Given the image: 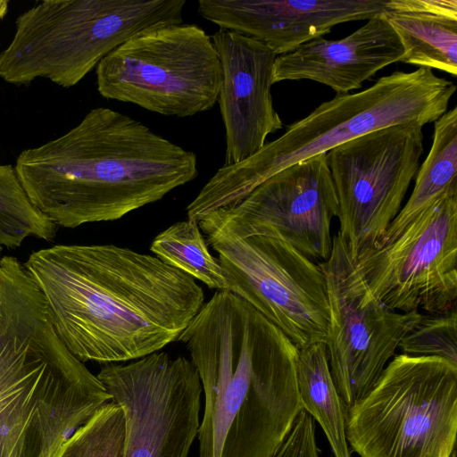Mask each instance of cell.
Returning <instances> with one entry per match:
<instances>
[{"label": "cell", "instance_id": "obj_1", "mask_svg": "<svg viewBox=\"0 0 457 457\" xmlns=\"http://www.w3.org/2000/svg\"><path fill=\"white\" fill-rule=\"evenodd\" d=\"M53 325L82 362L118 363L178 340L204 303L195 280L154 255L115 245H56L23 263Z\"/></svg>", "mask_w": 457, "mask_h": 457}, {"label": "cell", "instance_id": "obj_2", "mask_svg": "<svg viewBox=\"0 0 457 457\" xmlns=\"http://www.w3.org/2000/svg\"><path fill=\"white\" fill-rule=\"evenodd\" d=\"M178 341L204 390L199 457H273L303 411L298 347L228 290L203 304Z\"/></svg>", "mask_w": 457, "mask_h": 457}, {"label": "cell", "instance_id": "obj_3", "mask_svg": "<svg viewBox=\"0 0 457 457\" xmlns=\"http://www.w3.org/2000/svg\"><path fill=\"white\" fill-rule=\"evenodd\" d=\"M33 205L58 227L122 218L198 176L190 150L107 107L22 150L14 165Z\"/></svg>", "mask_w": 457, "mask_h": 457}, {"label": "cell", "instance_id": "obj_4", "mask_svg": "<svg viewBox=\"0 0 457 457\" xmlns=\"http://www.w3.org/2000/svg\"><path fill=\"white\" fill-rule=\"evenodd\" d=\"M109 401L60 339L38 287L0 277V457H57Z\"/></svg>", "mask_w": 457, "mask_h": 457}, {"label": "cell", "instance_id": "obj_5", "mask_svg": "<svg viewBox=\"0 0 457 457\" xmlns=\"http://www.w3.org/2000/svg\"><path fill=\"white\" fill-rule=\"evenodd\" d=\"M456 86L431 69L395 71L357 93L337 94L248 159L222 165L187 206L199 220L237 205L264 180L296 162L327 154L369 132L401 124L435 122L446 111Z\"/></svg>", "mask_w": 457, "mask_h": 457}, {"label": "cell", "instance_id": "obj_6", "mask_svg": "<svg viewBox=\"0 0 457 457\" xmlns=\"http://www.w3.org/2000/svg\"><path fill=\"white\" fill-rule=\"evenodd\" d=\"M173 0H45L21 12L0 53V79L26 86L46 79L64 88L135 35L174 24Z\"/></svg>", "mask_w": 457, "mask_h": 457}, {"label": "cell", "instance_id": "obj_7", "mask_svg": "<svg viewBox=\"0 0 457 457\" xmlns=\"http://www.w3.org/2000/svg\"><path fill=\"white\" fill-rule=\"evenodd\" d=\"M457 435V365L395 355L346 409L345 436L360 457H449Z\"/></svg>", "mask_w": 457, "mask_h": 457}, {"label": "cell", "instance_id": "obj_8", "mask_svg": "<svg viewBox=\"0 0 457 457\" xmlns=\"http://www.w3.org/2000/svg\"><path fill=\"white\" fill-rule=\"evenodd\" d=\"M96 77L103 97L178 118L212 109L222 83L211 37L184 22L135 35L100 61Z\"/></svg>", "mask_w": 457, "mask_h": 457}, {"label": "cell", "instance_id": "obj_9", "mask_svg": "<svg viewBox=\"0 0 457 457\" xmlns=\"http://www.w3.org/2000/svg\"><path fill=\"white\" fill-rule=\"evenodd\" d=\"M218 253L229 291L277 326L298 348L326 344L329 310L318 262L279 239L238 237L198 222Z\"/></svg>", "mask_w": 457, "mask_h": 457}, {"label": "cell", "instance_id": "obj_10", "mask_svg": "<svg viewBox=\"0 0 457 457\" xmlns=\"http://www.w3.org/2000/svg\"><path fill=\"white\" fill-rule=\"evenodd\" d=\"M422 126L382 128L327 153L339 230L353 260L372 249L402 208L424 151Z\"/></svg>", "mask_w": 457, "mask_h": 457}, {"label": "cell", "instance_id": "obj_11", "mask_svg": "<svg viewBox=\"0 0 457 457\" xmlns=\"http://www.w3.org/2000/svg\"><path fill=\"white\" fill-rule=\"evenodd\" d=\"M318 264L324 275L329 310L328 366L347 409L375 385L422 313L394 311L376 298L338 234L333 237L329 257Z\"/></svg>", "mask_w": 457, "mask_h": 457}, {"label": "cell", "instance_id": "obj_12", "mask_svg": "<svg viewBox=\"0 0 457 457\" xmlns=\"http://www.w3.org/2000/svg\"><path fill=\"white\" fill-rule=\"evenodd\" d=\"M122 410L121 457H187L200 425L202 386L191 360L155 352L96 375Z\"/></svg>", "mask_w": 457, "mask_h": 457}, {"label": "cell", "instance_id": "obj_13", "mask_svg": "<svg viewBox=\"0 0 457 457\" xmlns=\"http://www.w3.org/2000/svg\"><path fill=\"white\" fill-rule=\"evenodd\" d=\"M353 261L371 294L394 311L441 314L456 309L457 187L395 240Z\"/></svg>", "mask_w": 457, "mask_h": 457}, {"label": "cell", "instance_id": "obj_14", "mask_svg": "<svg viewBox=\"0 0 457 457\" xmlns=\"http://www.w3.org/2000/svg\"><path fill=\"white\" fill-rule=\"evenodd\" d=\"M338 202L321 154L288 166L255 187L237 205L198 220L238 237L263 236L287 243L320 262L331 253Z\"/></svg>", "mask_w": 457, "mask_h": 457}, {"label": "cell", "instance_id": "obj_15", "mask_svg": "<svg viewBox=\"0 0 457 457\" xmlns=\"http://www.w3.org/2000/svg\"><path fill=\"white\" fill-rule=\"evenodd\" d=\"M211 38L221 64L218 103L225 128L223 165L228 166L253 155L283 127L270 90L277 54L260 41L223 29Z\"/></svg>", "mask_w": 457, "mask_h": 457}, {"label": "cell", "instance_id": "obj_16", "mask_svg": "<svg viewBox=\"0 0 457 457\" xmlns=\"http://www.w3.org/2000/svg\"><path fill=\"white\" fill-rule=\"evenodd\" d=\"M388 0H199L197 12L220 29L262 42L277 56L340 23L381 14Z\"/></svg>", "mask_w": 457, "mask_h": 457}, {"label": "cell", "instance_id": "obj_17", "mask_svg": "<svg viewBox=\"0 0 457 457\" xmlns=\"http://www.w3.org/2000/svg\"><path fill=\"white\" fill-rule=\"evenodd\" d=\"M403 54L397 35L378 14L344 38L318 37L277 56L272 83L308 79L326 85L337 94H347L380 70L401 62Z\"/></svg>", "mask_w": 457, "mask_h": 457}, {"label": "cell", "instance_id": "obj_18", "mask_svg": "<svg viewBox=\"0 0 457 457\" xmlns=\"http://www.w3.org/2000/svg\"><path fill=\"white\" fill-rule=\"evenodd\" d=\"M403 46L402 62L457 74V0H388L381 13Z\"/></svg>", "mask_w": 457, "mask_h": 457}, {"label": "cell", "instance_id": "obj_19", "mask_svg": "<svg viewBox=\"0 0 457 457\" xmlns=\"http://www.w3.org/2000/svg\"><path fill=\"white\" fill-rule=\"evenodd\" d=\"M454 187H457L456 106L435 121L432 145L417 171L413 190L374 248L395 240L414 220Z\"/></svg>", "mask_w": 457, "mask_h": 457}, {"label": "cell", "instance_id": "obj_20", "mask_svg": "<svg viewBox=\"0 0 457 457\" xmlns=\"http://www.w3.org/2000/svg\"><path fill=\"white\" fill-rule=\"evenodd\" d=\"M296 378L303 410L322 428L333 457H351L345 406L330 373L326 344L298 348Z\"/></svg>", "mask_w": 457, "mask_h": 457}, {"label": "cell", "instance_id": "obj_21", "mask_svg": "<svg viewBox=\"0 0 457 457\" xmlns=\"http://www.w3.org/2000/svg\"><path fill=\"white\" fill-rule=\"evenodd\" d=\"M150 251L209 288L229 291L227 273L210 253L197 221L187 219L170 225L154 238Z\"/></svg>", "mask_w": 457, "mask_h": 457}, {"label": "cell", "instance_id": "obj_22", "mask_svg": "<svg viewBox=\"0 0 457 457\" xmlns=\"http://www.w3.org/2000/svg\"><path fill=\"white\" fill-rule=\"evenodd\" d=\"M58 226L30 202L12 164H0V245L20 247L28 237L52 241Z\"/></svg>", "mask_w": 457, "mask_h": 457}, {"label": "cell", "instance_id": "obj_23", "mask_svg": "<svg viewBox=\"0 0 457 457\" xmlns=\"http://www.w3.org/2000/svg\"><path fill=\"white\" fill-rule=\"evenodd\" d=\"M124 438L123 411L111 401L73 433L57 457H121Z\"/></svg>", "mask_w": 457, "mask_h": 457}, {"label": "cell", "instance_id": "obj_24", "mask_svg": "<svg viewBox=\"0 0 457 457\" xmlns=\"http://www.w3.org/2000/svg\"><path fill=\"white\" fill-rule=\"evenodd\" d=\"M398 349L413 357H439L457 365V312L422 314L420 320L399 344Z\"/></svg>", "mask_w": 457, "mask_h": 457}, {"label": "cell", "instance_id": "obj_25", "mask_svg": "<svg viewBox=\"0 0 457 457\" xmlns=\"http://www.w3.org/2000/svg\"><path fill=\"white\" fill-rule=\"evenodd\" d=\"M273 457H321L315 421L304 411L300 412L290 433Z\"/></svg>", "mask_w": 457, "mask_h": 457}, {"label": "cell", "instance_id": "obj_26", "mask_svg": "<svg viewBox=\"0 0 457 457\" xmlns=\"http://www.w3.org/2000/svg\"><path fill=\"white\" fill-rule=\"evenodd\" d=\"M9 1L0 0V20H2L8 12Z\"/></svg>", "mask_w": 457, "mask_h": 457}, {"label": "cell", "instance_id": "obj_27", "mask_svg": "<svg viewBox=\"0 0 457 457\" xmlns=\"http://www.w3.org/2000/svg\"><path fill=\"white\" fill-rule=\"evenodd\" d=\"M2 252H3V246L0 245V256H1Z\"/></svg>", "mask_w": 457, "mask_h": 457}]
</instances>
